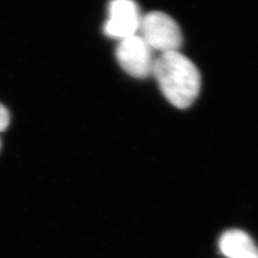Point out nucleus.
<instances>
[{
    "label": "nucleus",
    "instance_id": "obj_1",
    "mask_svg": "<svg viewBox=\"0 0 258 258\" xmlns=\"http://www.w3.org/2000/svg\"><path fill=\"white\" fill-rule=\"evenodd\" d=\"M152 74L165 98L177 108L189 107L199 95V70L179 51L162 53L154 61Z\"/></svg>",
    "mask_w": 258,
    "mask_h": 258
},
{
    "label": "nucleus",
    "instance_id": "obj_2",
    "mask_svg": "<svg viewBox=\"0 0 258 258\" xmlns=\"http://www.w3.org/2000/svg\"><path fill=\"white\" fill-rule=\"evenodd\" d=\"M139 31L148 46L162 53L179 51L183 43L178 23L163 12H150L143 17Z\"/></svg>",
    "mask_w": 258,
    "mask_h": 258
},
{
    "label": "nucleus",
    "instance_id": "obj_3",
    "mask_svg": "<svg viewBox=\"0 0 258 258\" xmlns=\"http://www.w3.org/2000/svg\"><path fill=\"white\" fill-rule=\"evenodd\" d=\"M116 57L120 67L136 79H145L152 74L154 59L152 49L141 36L135 35L120 40Z\"/></svg>",
    "mask_w": 258,
    "mask_h": 258
},
{
    "label": "nucleus",
    "instance_id": "obj_4",
    "mask_svg": "<svg viewBox=\"0 0 258 258\" xmlns=\"http://www.w3.org/2000/svg\"><path fill=\"white\" fill-rule=\"evenodd\" d=\"M141 21L138 4L134 0H111L103 32L107 37L121 40L135 36L140 30Z\"/></svg>",
    "mask_w": 258,
    "mask_h": 258
},
{
    "label": "nucleus",
    "instance_id": "obj_5",
    "mask_svg": "<svg viewBox=\"0 0 258 258\" xmlns=\"http://www.w3.org/2000/svg\"><path fill=\"white\" fill-rule=\"evenodd\" d=\"M219 249L227 258H258V248L248 233L241 230L224 232L219 239Z\"/></svg>",
    "mask_w": 258,
    "mask_h": 258
},
{
    "label": "nucleus",
    "instance_id": "obj_6",
    "mask_svg": "<svg viewBox=\"0 0 258 258\" xmlns=\"http://www.w3.org/2000/svg\"><path fill=\"white\" fill-rule=\"evenodd\" d=\"M10 123L9 111L0 103V132L6 130Z\"/></svg>",
    "mask_w": 258,
    "mask_h": 258
},
{
    "label": "nucleus",
    "instance_id": "obj_7",
    "mask_svg": "<svg viewBox=\"0 0 258 258\" xmlns=\"http://www.w3.org/2000/svg\"><path fill=\"white\" fill-rule=\"evenodd\" d=\"M0 148H1V142H0Z\"/></svg>",
    "mask_w": 258,
    "mask_h": 258
}]
</instances>
